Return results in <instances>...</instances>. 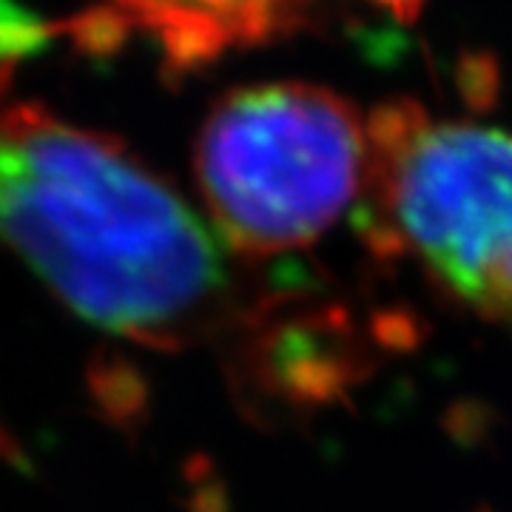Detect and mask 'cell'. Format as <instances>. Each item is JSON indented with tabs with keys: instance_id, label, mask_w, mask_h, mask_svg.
Listing matches in <instances>:
<instances>
[{
	"instance_id": "6da1fadb",
	"label": "cell",
	"mask_w": 512,
	"mask_h": 512,
	"mask_svg": "<svg viewBox=\"0 0 512 512\" xmlns=\"http://www.w3.org/2000/svg\"><path fill=\"white\" fill-rule=\"evenodd\" d=\"M0 242L77 316L151 348L256 328L254 285L214 225L114 137L0 103Z\"/></svg>"
},
{
	"instance_id": "7a4b0ae2",
	"label": "cell",
	"mask_w": 512,
	"mask_h": 512,
	"mask_svg": "<svg viewBox=\"0 0 512 512\" xmlns=\"http://www.w3.org/2000/svg\"><path fill=\"white\" fill-rule=\"evenodd\" d=\"M367 185L356 208L376 259L410 262L476 319L512 325V131L436 120L393 97L365 117Z\"/></svg>"
},
{
	"instance_id": "3957f363",
	"label": "cell",
	"mask_w": 512,
	"mask_h": 512,
	"mask_svg": "<svg viewBox=\"0 0 512 512\" xmlns=\"http://www.w3.org/2000/svg\"><path fill=\"white\" fill-rule=\"evenodd\" d=\"M194 174L208 222L239 259L305 251L365 197V117L316 83L239 86L208 111Z\"/></svg>"
},
{
	"instance_id": "277c9868",
	"label": "cell",
	"mask_w": 512,
	"mask_h": 512,
	"mask_svg": "<svg viewBox=\"0 0 512 512\" xmlns=\"http://www.w3.org/2000/svg\"><path fill=\"white\" fill-rule=\"evenodd\" d=\"M319 0H114L128 18L160 43L180 72L200 69L228 49H248L313 26Z\"/></svg>"
},
{
	"instance_id": "5b68a950",
	"label": "cell",
	"mask_w": 512,
	"mask_h": 512,
	"mask_svg": "<svg viewBox=\"0 0 512 512\" xmlns=\"http://www.w3.org/2000/svg\"><path fill=\"white\" fill-rule=\"evenodd\" d=\"M456 80L458 92L473 109H490L498 97V83H501L498 60L490 52H464L458 60Z\"/></svg>"
},
{
	"instance_id": "8992f818",
	"label": "cell",
	"mask_w": 512,
	"mask_h": 512,
	"mask_svg": "<svg viewBox=\"0 0 512 512\" xmlns=\"http://www.w3.org/2000/svg\"><path fill=\"white\" fill-rule=\"evenodd\" d=\"M370 6L382 9L387 15L399 20V23H416L424 9V0H365Z\"/></svg>"
}]
</instances>
